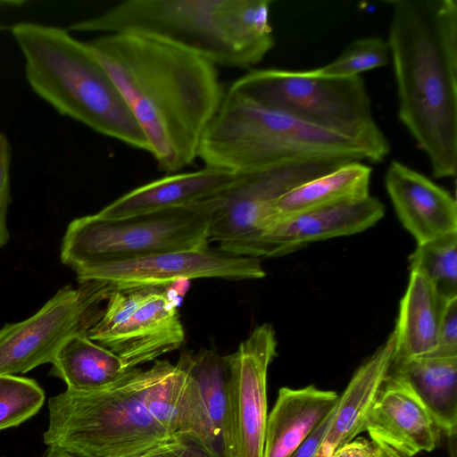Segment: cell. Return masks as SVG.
<instances>
[{
	"instance_id": "1",
	"label": "cell",
	"mask_w": 457,
	"mask_h": 457,
	"mask_svg": "<svg viewBox=\"0 0 457 457\" xmlns=\"http://www.w3.org/2000/svg\"><path fill=\"white\" fill-rule=\"evenodd\" d=\"M87 44L120 91L158 168L172 174L191 165L225 96L216 66L149 34L110 33Z\"/></svg>"
},
{
	"instance_id": "2",
	"label": "cell",
	"mask_w": 457,
	"mask_h": 457,
	"mask_svg": "<svg viewBox=\"0 0 457 457\" xmlns=\"http://www.w3.org/2000/svg\"><path fill=\"white\" fill-rule=\"evenodd\" d=\"M387 43L400 121L436 179L457 171V0H395Z\"/></svg>"
},
{
	"instance_id": "3",
	"label": "cell",
	"mask_w": 457,
	"mask_h": 457,
	"mask_svg": "<svg viewBox=\"0 0 457 457\" xmlns=\"http://www.w3.org/2000/svg\"><path fill=\"white\" fill-rule=\"evenodd\" d=\"M271 4L270 0H127L70 29L149 34L215 66L249 68L274 46Z\"/></svg>"
},
{
	"instance_id": "4",
	"label": "cell",
	"mask_w": 457,
	"mask_h": 457,
	"mask_svg": "<svg viewBox=\"0 0 457 457\" xmlns=\"http://www.w3.org/2000/svg\"><path fill=\"white\" fill-rule=\"evenodd\" d=\"M34 92L62 115L134 148L146 138L116 84L87 42L62 28L19 22L11 29Z\"/></svg>"
},
{
	"instance_id": "5",
	"label": "cell",
	"mask_w": 457,
	"mask_h": 457,
	"mask_svg": "<svg viewBox=\"0 0 457 457\" xmlns=\"http://www.w3.org/2000/svg\"><path fill=\"white\" fill-rule=\"evenodd\" d=\"M207 167L237 173L318 158L374 162L361 143L225 92L201 141Z\"/></svg>"
},
{
	"instance_id": "6",
	"label": "cell",
	"mask_w": 457,
	"mask_h": 457,
	"mask_svg": "<svg viewBox=\"0 0 457 457\" xmlns=\"http://www.w3.org/2000/svg\"><path fill=\"white\" fill-rule=\"evenodd\" d=\"M148 378L133 368L105 388L53 396L44 443L74 457H137L176 442L144 405Z\"/></svg>"
},
{
	"instance_id": "7",
	"label": "cell",
	"mask_w": 457,
	"mask_h": 457,
	"mask_svg": "<svg viewBox=\"0 0 457 457\" xmlns=\"http://www.w3.org/2000/svg\"><path fill=\"white\" fill-rule=\"evenodd\" d=\"M228 91L305 123L352 138L381 162L389 142L378 125L362 77L330 78L306 71L256 69Z\"/></svg>"
},
{
	"instance_id": "8",
	"label": "cell",
	"mask_w": 457,
	"mask_h": 457,
	"mask_svg": "<svg viewBox=\"0 0 457 457\" xmlns=\"http://www.w3.org/2000/svg\"><path fill=\"white\" fill-rule=\"evenodd\" d=\"M222 195L188 206L120 219L96 213L77 218L63 237L62 262L75 271L162 252L208 246L212 217Z\"/></svg>"
},
{
	"instance_id": "9",
	"label": "cell",
	"mask_w": 457,
	"mask_h": 457,
	"mask_svg": "<svg viewBox=\"0 0 457 457\" xmlns=\"http://www.w3.org/2000/svg\"><path fill=\"white\" fill-rule=\"evenodd\" d=\"M350 162L318 158L241 173L212 214L209 243L218 244L226 253L261 258V239L274 220L277 201L295 187Z\"/></svg>"
},
{
	"instance_id": "10",
	"label": "cell",
	"mask_w": 457,
	"mask_h": 457,
	"mask_svg": "<svg viewBox=\"0 0 457 457\" xmlns=\"http://www.w3.org/2000/svg\"><path fill=\"white\" fill-rule=\"evenodd\" d=\"M113 288L99 280L61 288L34 315L0 328V377L16 376L47 362L71 337L101 317L100 304Z\"/></svg>"
},
{
	"instance_id": "11",
	"label": "cell",
	"mask_w": 457,
	"mask_h": 457,
	"mask_svg": "<svg viewBox=\"0 0 457 457\" xmlns=\"http://www.w3.org/2000/svg\"><path fill=\"white\" fill-rule=\"evenodd\" d=\"M88 337L121 358L129 368L178 349L185 331L167 286L113 289Z\"/></svg>"
},
{
	"instance_id": "12",
	"label": "cell",
	"mask_w": 457,
	"mask_h": 457,
	"mask_svg": "<svg viewBox=\"0 0 457 457\" xmlns=\"http://www.w3.org/2000/svg\"><path fill=\"white\" fill-rule=\"evenodd\" d=\"M277 355L272 325L257 326L236 352L224 356L227 401L221 432L222 457H263L267 423V374Z\"/></svg>"
},
{
	"instance_id": "13",
	"label": "cell",
	"mask_w": 457,
	"mask_h": 457,
	"mask_svg": "<svg viewBox=\"0 0 457 457\" xmlns=\"http://www.w3.org/2000/svg\"><path fill=\"white\" fill-rule=\"evenodd\" d=\"M75 272L79 281H104L113 289L166 287L180 279L200 278L259 279L266 274L260 258L236 255L209 245L106 262Z\"/></svg>"
},
{
	"instance_id": "14",
	"label": "cell",
	"mask_w": 457,
	"mask_h": 457,
	"mask_svg": "<svg viewBox=\"0 0 457 457\" xmlns=\"http://www.w3.org/2000/svg\"><path fill=\"white\" fill-rule=\"evenodd\" d=\"M384 214L382 202L369 195L278 219L262 237L261 258L288 254L312 242L362 232Z\"/></svg>"
},
{
	"instance_id": "15",
	"label": "cell",
	"mask_w": 457,
	"mask_h": 457,
	"mask_svg": "<svg viewBox=\"0 0 457 457\" xmlns=\"http://www.w3.org/2000/svg\"><path fill=\"white\" fill-rule=\"evenodd\" d=\"M143 403L150 415L174 438H192L217 450L220 445L199 387L179 362L155 361L149 369ZM222 456V455H221Z\"/></svg>"
},
{
	"instance_id": "16",
	"label": "cell",
	"mask_w": 457,
	"mask_h": 457,
	"mask_svg": "<svg viewBox=\"0 0 457 457\" xmlns=\"http://www.w3.org/2000/svg\"><path fill=\"white\" fill-rule=\"evenodd\" d=\"M363 430L403 457L431 452L440 429L424 405L397 376L388 371L366 415Z\"/></svg>"
},
{
	"instance_id": "17",
	"label": "cell",
	"mask_w": 457,
	"mask_h": 457,
	"mask_svg": "<svg viewBox=\"0 0 457 457\" xmlns=\"http://www.w3.org/2000/svg\"><path fill=\"white\" fill-rule=\"evenodd\" d=\"M385 186L398 219L417 245L457 231L455 198L422 173L393 160Z\"/></svg>"
},
{
	"instance_id": "18",
	"label": "cell",
	"mask_w": 457,
	"mask_h": 457,
	"mask_svg": "<svg viewBox=\"0 0 457 457\" xmlns=\"http://www.w3.org/2000/svg\"><path fill=\"white\" fill-rule=\"evenodd\" d=\"M240 176L241 173L207 166L195 171L169 174L127 192L96 214L120 219L192 205L221 195Z\"/></svg>"
},
{
	"instance_id": "19",
	"label": "cell",
	"mask_w": 457,
	"mask_h": 457,
	"mask_svg": "<svg viewBox=\"0 0 457 457\" xmlns=\"http://www.w3.org/2000/svg\"><path fill=\"white\" fill-rule=\"evenodd\" d=\"M338 400L335 391L313 385L281 387L267 418L263 457H291L334 411Z\"/></svg>"
},
{
	"instance_id": "20",
	"label": "cell",
	"mask_w": 457,
	"mask_h": 457,
	"mask_svg": "<svg viewBox=\"0 0 457 457\" xmlns=\"http://www.w3.org/2000/svg\"><path fill=\"white\" fill-rule=\"evenodd\" d=\"M395 334L354 372L341 395L315 457H331L339 447L362 433L366 415L393 361Z\"/></svg>"
},
{
	"instance_id": "21",
	"label": "cell",
	"mask_w": 457,
	"mask_h": 457,
	"mask_svg": "<svg viewBox=\"0 0 457 457\" xmlns=\"http://www.w3.org/2000/svg\"><path fill=\"white\" fill-rule=\"evenodd\" d=\"M447 302L424 276L411 271L394 329L395 346L391 365L428 356L436 350L439 326Z\"/></svg>"
},
{
	"instance_id": "22",
	"label": "cell",
	"mask_w": 457,
	"mask_h": 457,
	"mask_svg": "<svg viewBox=\"0 0 457 457\" xmlns=\"http://www.w3.org/2000/svg\"><path fill=\"white\" fill-rule=\"evenodd\" d=\"M449 439L457 432V356L428 355L391 365Z\"/></svg>"
},
{
	"instance_id": "23",
	"label": "cell",
	"mask_w": 457,
	"mask_h": 457,
	"mask_svg": "<svg viewBox=\"0 0 457 457\" xmlns=\"http://www.w3.org/2000/svg\"><path fill=\"white\" fill-rule=\"evenodd\" d=\"M52 364L51 375L63 380L67 389L76 392L105 388L133 369L112 351L92 341L87 332L67 341Z\"/></svg>"
},
{
	"instance_id": "24",
	"label": "cell",
	"mask_w": 457,
	"mask_h": 457,
	"mask_svg": "<svg viewBox=\"0 0 457 457\" xmlns=\"http://www.w3.org/2000/svg\"><path fill=\"white\" fill-rule=\"evenodd\" d=\"M371 172L369 165L350 162L295 187L277 201L273 222L319 206L368 196Z\"/></svg>"
},
{
	"instance_id": "25",
	"label": "cell",
	"mask_w": 457,
	"mask_h": 457,
	"mask_svg": "<svg viewBox=\"0 0 457 457\" xmlns=\"http://www.w3.org/2000/svg\"><path fill=\"white\" fill-rule=\"evenodd\" d=\"M195 380L220 445L227 401L228 369L214 350L202 349L195 354L181 353L179 361ZM221 450V446H220Z\"/></svg>"
},
{
	"instance_id": "26",
	"label": "cell",
	"mask_w": 457,
	"mask_h": 457,
	"mask_svg": "<svg viewBox=\"0 0 457 457\" xmlns=\"http://www.w3.org/2000/svg\"><path fill=\"white\" fill-rule=\"evenodd\" d=\"M408 261L445 300L457 297V231L417 245Z\"/></svg>"
},
{
	"instance_id": "27",
	"label": "cell",
	"mask_w": 457,
	"mask_h": 457,
	"mask_svg": "<svg viewBox=\"0 0 457 457\" xmlns=\"http://www.w3.org/2000/svg\"><path fill=\"white\" fill-rule=\"evenodd\" d=\"M389 62L387 40L379 36H369L353 40L333 61L311 71L323 77L350 78L386 66Z\"/></svg>"
},
{
	"instance_id": "28",
	"label": "cell",
	"mask_w": 457,
	"mask_h": 457,
	"mask_svg": "<svg viewBox=\"0 0 457 457\" xmlns=\"http://www.w3.org/2000/svg\"><path fill=\"white\" fill-rule=\"evenodd\" d=\"M45 401L44 390L30 378L0 377V430L16 427L35 415Z\"/></svg>"
},
{
	"instance_id": "29",
	"label": "cell",
	"mask_w": 457,
	"mask_h": 457,
	"mask_svg": "<svg viewBox=\"0 0 457 457\" xmlns=\"http://www.w3.org/2000/svg\"><path fill=\"white\" fill-rule=\"evenodd\" d=\"M11 148L6 137L0 133V248L9 240L7 211L11 202L10 195Z\"/></svg>"
},
{
	"instance_id": "30",
	"label": "cell",
	"mask_w": 457,
	"mask_h": 457,
	"mask_svg": "<svg viewBox=\"0 0 457 457\" xmlns=\"http://www.w3.org/2000/svg\"><path fill=\"white\" fill-rule=\"evenodd\" d=\"M430 355L457 356V297L446 303L439 326L437 348Z\"/></svg>"
},
{
	"instance_id": "31",
	"label": "cell",
	"mask_w": 457,
	"mask_h": 457,
	"mask_svg": "<svg viewBox=\"0 0 457 457\" xmlns=\"http://www.w3.org/2000/svg\"><path fill=\"white\" fill-rule=\"evenodd\" d=\"M174 457H222L217 450L192 438H178Z\"/></svg>"
},
{
	"instance_id": "32",
	"label": "cell",
	"mask_w": 457,
	"mask_h": 457,
	"mask_svg": "<svg viewBox=\"0 0 457 457\" xmlns=\"http://www.w3.org/2000/svg\"><path fill=\"white\" fill-rule=\"evenodd\" d=\"M336 409V408H335ZM334 409V411H335ZM334 411L318 426L309 437L295 450L291 457H315L320 444L331 421Z\"/></svg>"
},
{
	"instance_id": "33",
	"label": "cell",
	"mask_w": 457,
	"mask_h": 457,
	"mask_svg": "<svg viewBox=\"0 0 457 457\" xmlns=\"http://www.w3.org/2000/svg\"><path fill=\"white\" fill-rule=\"evenodd\" d=\"M375 453L376 449L372 441L358 437L339 447L331 457H375Z\"/></svg>"
},
{
	"instance_id": "34",
	"label": "cell",
	"mask_w": 457,
	"mask_h": 457,
	"mask_svg": "<svg viewBox=\"0 0 457 457\" xmlns=\"http://www.w3.org/2000/svg\"><path fill=\"white\" fill-rule=\"evenodd\" d=\"M179 444V440L177 439V441L172 444L150 451L137 457H174L175 449Z\"/></svg>"
},
{
	"instance_id": "35",
	"label": "cell",
	"mask_w": 457,
	"mask_h": 457,
	"mask_svg": "<svg viewBox=\"0 0 457 457\" xmlns=\"http://www.w3.org/2000/svg\"><path fill=\"white\" fill-rule=\"evenodd\" d=\"M43 457H74L61 450L49 447L48 451Z\"/></svg>"
}]
</instances>
